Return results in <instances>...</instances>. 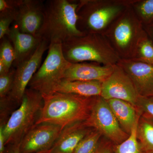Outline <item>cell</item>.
I'll return each instance as SVG.
<instances>
[{
	"label": "cell",
	"mask_w": 153,
	"mask_h": 153,
	"mask_svg": "<svg viewBox=\"0 0 153 153\" xmlns=\"http://www.w3.org/2000/svg\"><path fill=\"white\" fill-rule=\"evenodd\" d=\"M42 96L44 104L35 125L50 123L63 128L85 122L96 97L56 92Z\"/></svg>",
	"instance_id": "6da1fadb"
},
{
	"label": "cell",
	"mask_w": 153,
	"mask_h": 153,
	"mask_svg": "<svg viewBox=\"0 0 153 153\" xmlns=\"http://www.w3.org/2000/svg\"><path fill=\"white\" fill-rule=\"evenodd\" d=\"M78 5V2L72 0L46 1L44 23L38 36L50 44L85 35L77 27Z\"/></svg>",
	"instance_id": "7a4b0ae2"
},
{
	"label": "cell",
	"mask_w": 153,
	"mask_h": 153,
	"mask_svg": "<svg viewBox=\"0 0 153 153\" xmlns=\"http://www.w3.org/2000/svg\"><path fill=\"white\" fill-rule=\"evenodd\" d=\"M66 60L71 63L91 61L107 66H114L120 61L118 54L100 34L87 33L62 43Z\"/></svg>",
	"instance_id": "3957f363"
},
{
	"label": "cell",
	"mask_w": 153,
	"mask_h": 153,
	"mask_svg": "<svg viewBox=\"0 0 153 153\" xmlns=\"http://www.w3.org/2000/svg\"><path fill=\"white\" fill-rule=\"evenodd\" d=\"M44 104L42 94L27 88L19 108L12 113L3 125L6 146L20 143L25 135L34 126Z\"/></svg>",
	"instance_id": "277c9868"
},
{
	"label": "cell",
	"mask_w": 153,
	"mask_h": 153,
	"mask_svg": "<svg viewBox=\"0 0 153 153\" xmlns=\"http://www.w3.org/2000/svg\"><path fill=\"white\" fill-rule=\"evenodd\" d=\"M62 43L57 41L50 43L47 57L31 79L29 88L39 91L42 95L49 94L63 79L71 63L63 55Z\"/></svg>",
	"instance_id": "5b68a950"
},
{
	"label": "cell",
	"mask_w": 153,
	"mask_h": 153,
	"mask_svg": "<svg viewBox=\"0 0 153 153\" xmlns=\"http://www.w3.org/2000/svg\"><path fill=\"white\" fill-rule=\"evenodd\" d=\"M76 10L77 27L80 31L100 34L123 10L119 4L104 5L97 1H80Z\"/></svg>",
	"instance_id": "8992f818"
},
{
	"label": "cell",
	"mask_w": 153,
	"mask_h": 153,
	"mask_svg": "<svg viewBox=\"0 0 153 153\" xmlns=\"http://www.w3.org/2000/svg\"><path fill=\"white\" fill-rule=\"evenodd\" d=\"M84 123L100 132L115 145L121 143L129 136L122 128L107 101L100 96L96 97L89 117Z\"/></svg>",
	"instance_id": "52a82bcc"
},
{
	"label": "cell",
	"mask_w": 153,
	"mask_h": 153,
	"mask_svg": "<svg viewBox=\"0 0 153 153\" xmlns=\"http://www.w3.org/2000/svg\"><path fill=\"white\" fill-rule=\"evenodd\" d=\"M49 43L43 39L34 54L16 68L13 85L8 97L14 103L21 104L27 87L41 66L44 52Z\"/></svg>",
	"instance_id": "ba28073f"
},
{
	"label": "cell",
	"mask_w": 153,
	"mask_h": 153,
	"mask_svg": "<svg viewBox=\"0 0 153 153\" xmlns=\"http://www.w3.org/2000/svg\"><path fill=\"white\" fill-rule=\"evenodd\" d=\"M100 96L107 100H121L136 107L139 96L128 75L116 64L112 73L102 82Z\"/></svg>",
	"instance_id": "9c48e42d"
},
{
	"label": "cell",
	"mask_w": 153,
	"mask_h": 153,
	"mask_svg": "<svg viewBox=\"0 0 153 153\" xmlns=\"http://www.w3.org/2000/svg\"><path fill=\"white\" fill-rule=\"evenodd\" d=\"M63 128L52 124L34 125L24 137L20 143V153H39L52 148Z\"/></svg>",
	"instance_id": "30bf717a"
},
{
	"label": "cell",
	"mask_w": 153,
	"mask_h": 153,
	"mask_svg": "<svg viewBox=\"0 0 153 153\" xmlns=\"http://www.w3.org/2000/svg\"><path fill=\"white\" fill-rule=\"evenodd\" d=\"M44 1L22 0L14 23L22 33L38 36L44 23Z\"/></svg>",
	"instance_id": "8fae6325"
},
{
	"label": "cell",
	"mask_w": 153,
	"mask_h": 153,
	"mask_svg": "<svg viewBox=\"0 0 153 153\" xmlns=\"http://www.w3.org/2000/svg\"><path fill=\"white\" fill-rule=\"evenodd\" d=\"M118 65L130 78L139 96L153 97V65L131 60H121Z\"/></svg>",
	"instance_id": "7c38bea8"
},
{
	"label": "cell",
	"mask_w": 153,
	"mask_h": 153,
	"mask_svg": "<svg viewBox=\"0 0 153 153\" xmlns=\"http://www.w3.org/2000/svg\"><path fill=\"white\" fill-rule=\"evenodd\" d=\"M130 16H123L118 21L112 30V38L118 49L128 54L133 46L136 49L139 40L144 33H139L138 25Z\"/></svg>",
	"instance_id": "4fadbf2b"
},
{
	"label": "cell",
	"mask_w": 153,
	"mask_h": 153,
	"mask_svg": "<svg viewBox=\"0 0 153 153\" xmlns=\"http://www.w3.org/2000/svg\"><path fill=\"white\" fill-rule=\"evenodd\" d=\"M7 36L14 47L15 58L13 66L16 68L32 56L43 40L39 36L22 33L15 23Z\"/></svg>",
	"instance_id": "5bb4252c"
},
{
	"label": "cell",
	"mask_w": 153,
	"mask_h": 153,
	"mask_svg": "<svg viewBox=\"0 0 153 153\" xmlns=\"http://www.w3.org/2000/svg\"><path fill=\"white\" fill-rule=\"evenodd\" d=\"M115 65L100 66L93 63H71L65 72L63 79L103 82L112 73Z\"/></svg>",
	"instance_id": "9a60e30c"
},
{
	"label": "cell",
	"mask_w": 153,
	"mask_h": 153,
	"mask_svg": "<svg viewBox=\"0 0 153 153\" xmlns=\"http://www.w3.org/2000/svg\"><path fill=\"white\" fill-rule=\"evenodd\" d=\"M84 122L74 124L63 128L53 146L46 152L73 153L80 141L92 130L85 126Z\"/></svg>",
	"instance_id": "2e32d148"
},
{
	"label": "cell",
	"mask_w": 153,
	"mask_h": 153,
	"mask_svg": "<svg viewBox=\"0 0 153 153\" xmlns=\"http://www.w3.org/2000/svg\"><path fill=\"white\" fill-rule=\"evenodd\" d=\"M107 101L122 128L130 134L134 125L141 115V112L131 103L124 100L112 99Z\"/></svg>",
	"instance_id": "e0dca14e"
},
{
	"label": "cell",
	"mask_w": 153,
	"mask_h": 153,
	"mask_svg": "<svg viewBox=\"0 0 153 153\" xmlns=\"http://www.w3.org/2000/svg\"><path fill=\"white\" fill-rule=\"evenodd\" d=\"M102 82L62 79L53 89V92L71 94L85 97L100 96Z\"/></svg>",
	"instance_id": "ac0fdd59"
},
{
	"label": "cell",
	"mask_w": 153,
	"mask_h": 153,
	"mask_svg": "<svg viewBox=\"0 0 153 153\" xmlns=\"http://www.w3.org/2000/svg\"><path fill=\"white\" fill-rule=\"evenodd\" d=\"M137 137L143 152H153V119L141 114L137 127Z\"/></svg>",
	"instance_id": "d6986e66"
},
{
	"label": "cell",
	"mask_w": 153,
	"mask_h": 153,
	"mask_svg": "<svg viewBox=\"0 0 153 153\" xmlns=\"http://www.w3.org/2000/svg\"><path fill=\"white\" fill-rule=\"evenodd\" d=\"M139 120L135 124L128 137L121 143L112 146L113 153H143L137 137Z\"/></svg>",
	"instance_id": "ffe728a7"
},
{
	"label": "cell",
	"mask_w": 153,
	"mask_h": 153,
	"mask_svg": "<svg viewBox=\"0 0 153 153\" xmlns=\"http://www.w3.org/2000/svg\"><path fill=\"white\" fill-rule=\"evenodd\" d=\"M102 134L92 130L78 143L73 153H95L99 146Z\"/></svg>",
	"instance_id": "44dd1931"
},
{
	"label": "cell",
	"mask_w": 153,
	"mask_h": 153,
	"mask_svg": "<svg viewBox=\"0 0 153 153\" xmlns=\"http://www.w3.org/2000/svg\"><path fill=\"white\" fill-rule=\"evenodd\" d=\"M136 49L138 60L153 65V44L145 33L139 40Z\"/></svg>",
	"instance_id": "7402d4cb"
},
{
	"label": "cell",
	"mask_w": 153,
	"mask_h": 153,
	"mask_svg": "<svg viewBox=\"0 0 153 153\" xmlns=\"http://www.w3.org/2000/svg\"><path fill=\"white\" fill-rule=\"evenodd\" d=\"M0 45V59L10 71L13 67L15 58V51L13 44L7 36L1 39Z\"/></svg>",
	"instance_id": "603a6c76"
},
{
	"label": "cell",
	"mask_w": 153,
	"mask_h": 153,
	"mask_svg": "<svg viewBox=\"0 0 153 153\" xmlns=\"http://www.w3.org/2000/svg\"><path fill=\"white\" fill-rule=\"evenodd\" d=\"M16 68L12 67L7 73L0 75V98L8 96L13 88Z\"/></svg>",
	"instance_id": "cb8c5ba5"
},
{
	"label": "cell",
	"mask_w": 153,
	"mask_h": 153,
	"mask_svg": "<svg viewBox=\"0 0 153 153\" xmlns=\"http://www.w3.org/2000/svg\"><path fill=\"white\" fill-rule=\"evenodd\" d=\"M17 13H0V39L7 36L11 24L15 22Z\"/></svg>",
	"instance_id": "d4e9b609"
},
{
	"label": "cell",
	"mask_w": 153,
	"mask_h": 153,
	"mask_svg": "<svg viewBox=\"0 0 153 153\" xmlns=\"http://www.w3.org/2000/svg\"><path fill=\"white\" fill-rule=\"evenodd\" d=\"M137 10L141 19L145 22L153 21V0H145L139 3Z\"/></svg>",
	"instance_id": "484cf974"
},
{
	"label": "cell",
	"mask_w": 153,
	"mask_h": 153,
	"mask_svg": "<svg viewBox=\"0 0 153 153\" xmlns=\"http://www.w3.org/2000/svg\"><path fill=\"white\" fill-rule=\"evenodd\" d=\"M136 107L141 114L153 119V97L139 96Z\"/></svg>",
	"instance_id": "4316f807"
},
{
	"label": "cell",
	"mask_w": 153,
	"mask_h": 153,
	"mask_svg": "<svg viewBox=\"0 0 153 153\" xmlns=\"http://www.w3.org/2000/svg\"><path fill=\"white\" fill-rule=\"evenodd\" d=\"M22 0H0V13H16Z\"/></svg>",
	"instance_id": "83f0119b"
},
{
	"label": "cell",
	"mask_w": 153,
	"mask_h": 153,
	"mask_svg": "<svg viewBox=\"0 0 153 153\" xmlns=\"http://www.w3.org/2000/svg\"><path fill=\"white\" fill-rule=\"evenodd\" d=\"M20 143H21L7 145L3 153H20Z\"/></svg>",
	"instance_id": "f1b7e54d"
},
{
	"label": "cell",
	"mask_w": 153,
	"mask_h": 153,
	"mask_svg": "<svg viewBox=\"0 0 153 153\" xmlns=\"http://www.w3.org/2000/svg\"><path fill=\"white\" fill-rule=\"evenodd\" d=\"M112 147L109 143H101L95 153H111Z\"/></svg>",
	"instance_id": "f546056e"
},
{
	"label": "cell",
	"mask_w": 153,
	"mask_h": 153,
	"mask_svg": "<svg viewBox=\"0 0 153 153\" xmlns=\"http://www.w3.org/2000/svg\"><path fill=\"white\" fill-rule=\"evenodd\" d=\"M6 141L3 133V125L0 126V153H3L5 149Z\"/></svg>",
	"instance_id": "4dcf8cb0"
},
{
	"label": "cell",
	"mask_w": 153,
	"mask_h": 153,
	"mask_svg": "<svg viewBox=\"0 0 153 153\" xmlns=\"http://www.w3.org/2000/svg\"><path fill=\"white\" fill-rule=\"evenodd\" d=\"M143 153H153V152H143Z\"/></svg>",
	"instance_id": "1f68e13d"
},
{
	"label": "cell",
	"mask_w": 153,
	"mask_h": 153,
	"mask_svg": "<svg viewBox=\"0 0 153 153\" xmlns=\"http://www.w3.org/2000/svg\"><path fill=\"white\" fill-rule=\"evenodd\" d=\"M39 153H47L46 152H43Z\"/></svg>",
	"instance_id": "d6a6232c"
}]
</instances>
